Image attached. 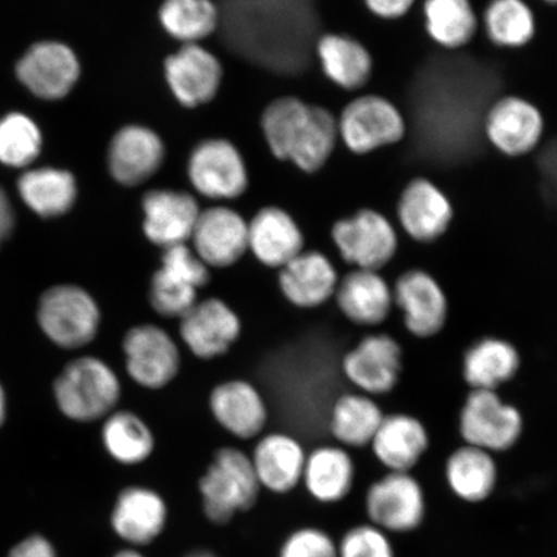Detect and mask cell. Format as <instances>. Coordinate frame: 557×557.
I'll return each mask as SVG.
<instances>
[{
  "instance_id": "2e32d148",
  "label": "cell",
  "mask_w": 557,
  "mask_h": 557,
  "mask_svg": "<svg viewBox=\"0 0 557 557\" xmlns=\"http://www.w3.org/2000/svg\"><path fill=\"white\" fill-rule=\"evenodd\" d=\"M211 270H225L248 253V221L224 205L201 209L189 242Z\"/></svg>"
},
{
  "instance_id": "277c9868",
  "label": "cell",
  "mask_w": 557,
  "mask_h": 557,
  "mask_svg": "<svg viewBox=\"0 0 557 557\" xmlns=\"http://www.w3.org/2000/svg\"><path fill=\"white\" fill-rule=\"evenodd\" d=\"M211 281L212 270L199 259L190 244L163 249L159 268L150 277V308L160 318L180 320L199 301L200 290Z\"/></svg>"
},
{
  "instance_id": "4dcf8cb0",
  "label": "cell",
  "mask_w": 557,
  "mask_h": 557,
  "mask_svg": "<svg viewBox=\"0 0 557 557\" xmlns=\"http://www.w3.org/2000/svg\"><path fill=\"white\" fill-rule=\"evenodd\" d=\"M445 482L466 504H483L498 483V466L492 453L465 444L450 453L444 468Z\"/></svg>"
},
{
  "instance_id": "30bf717a",
  "label": "cell",
  "mask_w": 557,
  "mask_h": 557,
  "mask_svg": "<svg viewBox=\"0 0 557 557\" xmlns=\"http://www.w3.org/2000/svg\"><path fill=\"white\" fill-rule=\"evenodd\" d=\"M364 506L368 521L387 534L417 531L428 511L426 494L412 472H387L375 480L368 487Z\"/></svg>"
},
{
  "instance_id": "74e56055",
  "label": "cell",
  "mask_w": 557,
  "mask_h": 557,
  "mask_svg": "<svg viewBox=\"0 0 557 557\" xmlns=\"http://www.w3.org/2000/svg\"><path fill=\"white\" fill-rule=\"evenodd\" d=\"M159 23L183 46L200 45L219 29L221 15L213 0H163Z\"/></svg>"
},
{
  "instance_id": "e575fe53",
  "label": "cell",
  "mask_w": 557,
  "mask_h": 557,
  "mask_svg": "<svg viewBox=\"0 0 557 557\" xmlns=\"http://www.w3.org/2000/svg\"><path fill=\"white\" fill-rule=\"evenodd\" d=\"M424 32L445 51L468 47L480 29V17L471 0H423Z\"/></svg>"
},
{
  "instance_id": "4fadbf2b",
  "label": "cell",
  "mask_w": 557,
  "mask_h": 557,
  "mask_svg": "<svg viewBox=\"0 0 557 557\" xmlns=\"http://www.w3.org/2000/svg\"><path fill=\"white\" fill-rule=\"evenodd\" d=\"M243 322L232 305L220 297L199 299L178 320V337L194 358L211 361L224 357L239 343Z\"/></svg>"
},
{
  "instance_id": "83f0119b",
  "label": "cell",
  "mask_w": 557,
  "mask_h": 557,
  "mask_svg": "<svg viewBox=\"0 0 557 557\" xmlns=\"http://www.w3.org/2000/svg\"><path fill=\"white\" fill-rule=\"evenodd\" d=\"M375 459L387 472H412L430 447L426 426L407 413L383 418L371 445Z\"/></svg>"
},
{
  "instance_id": "ac0fdd59",
  "label": "cell",
  "mask_w": 557,
  "mask_h": 557,
  "mask_svg": "<svg viewBox=\"0 0 557 557\" xmlns=\"http://www.w3.org/2000/svg\"><path fill=\"white\" fill-rule=\"evenodd\" d=\"M208 408L215 423L239 441L259 438L268 426L267 399L247 380H227L215 385L209 393Z\"/></svg>"
},
{
  "instance_id": "f35d334b",
  "label": "cell",
  "mask_w": 557,
  "mask_h": 557,
  "mask_svg": "<svg viewBox=\"0 0 557 557\" xmlns=\"http://www.w3.org/2000/svg\"><path fill=\"white\" fill-rule=\"evenodd\" d=\"M41 135L35 123L23 114H10L0 121V162L25 166L38 157Z\"/></svg>"
},
{
  "instance_id": "7dc6e473",
  "label": "cell",
  "mask_w": 557,
  "mask_h": 557,
  "mask_svg": "<svg viewBox=\"0 0 557 557\" xmlns=\"http://www.w3.org/2000/svg\"><path fill=\"white\" fill-rule=\"evenodd\" d=\"M7 414V399L2 385H0V426H2Z\"/></svg>"
},
{
  "instance_id": "d590c367",
  "label": "cell",
  "mask_w": 557,
  "mask_h": 557,
  "mask_svg": "<svg viewBox=\"0 0 557 557\" xmlns=\"http://www.w3.org/2000/svg\"><path fill=\"white\" fill-rule=\"evenodd\" d=\"M480 27L493 46L519 50L532 44L537 33V18L525 0H490Z\"/></svg>"
},
{
  "instance_id": "b9f144b4",
  "label": "cell",
  "mask_w": 557,
  "mask_h": 557,
  "mask_svg": "<svg viewBox=\"0 0 557 557\" xmlns=\"http://www.w3.org/2000/svg\"><path fill=\"white\" fill-rule=\"evenodd\" d=\"M366 9L382 21H398L408 15L417 0H363Z\"/></svg>"
},
{
  "instance_id": "7402d4cb",
  "label": "cell",
  "mask_w": 557,
  "mask_h": 557,
  "mask_svg": "<svg viewBox=\"0 0 557 557\" xmlns=\"http://www.w3.org/2000/svg\"><path fill=\"white\" fill-rule=\"evenodd\" d=\"M339 278L329 256L320 250L305 249L277 270V288L294 308L315 310L334 298Z\"/></svg>"
},
{
  "instance_id": "9a60e30c",
  "label": "cell",
  "mask_w": 557,
  "mask_h": 557,
  "mask_svg": "<svg viewBox=\"0 0 557 557\" xmlns=\"http://www.w3.org/2000/svg\"><path fill=\"white\" fill-rule=\"evenodd\" d=\"M394 306L403 315L406 330L413 337L437 336L447 324L448 297L436 277L421 269L406 271L393 287Z\"/></svg>"
},
{
  "instance_id": "cb8c5ba5",
  "label": "cell",
  "mask_w": 557,
  "mask_h": 557,
  "mask_svg": "<svg viewBox=\"0 0 557 557\" xmlns=\"http://www.w3.org/2000/svg\"><path fill=\"white\" fill-rule=\"evenodd\" d=\"M305 247L301 226L281 207H263L248 221V253L263 268L281 270Z\"/></svg>"
},
{
  "instance_id": "7bdbcfd3",
  "label": "cell",
  "mask_w": 557,
  "mask_h": 557,
  "mask_svg": "<svg viewBox=\"0 0 557 557\" xmlns=\"http://www.w3.org/2000/svg\"><path fill=\"white\" fill-rule=\"evenodd\" d=\"M10 557H55L50 542L44 537H32L13 548Z\"/></svg>"
},
{
  "instance_id": "681fc988",
  "label": "cell",
  "mask_w": 557,
  "mask_h": 557,
  "mask_svg": "<svg viewBox=\"0 0 557 557\" xmlns=\"http://www.w3.org/2000/svg\"><path fill=\"white\" fill-rule=\"evenodd\" d=\"M542 2L548 5H557V0H542Z\"/></svg>"
},
{
  "instance_id": "5bb4252c",
  "label": "cell",
  "mask_w": 557,
  "mask_h": 557,
  "mask_svg": "<svg viewBox=\"0 0 557 557\" xmlns=\"http://www.w3.org/2000/svg\"><path fill=\"white\" fill-rule=\"evenodd\" d=\"M341 371L358 393L387 395L400 381L403 348L389 334H368L344 355Z\"/></svg>"
},
{
  "instance_id": "f546056e",
  "label": "cell",
  "mask_w": 557,
  "mask_h": 557,
  "mask_svg": "<svg viewBox=\"0 0 557 557\" xmlns=\"http://www.w3.org/2000/svg\"><path fill=\"white\" fill-rule=\"evenodd\" d=\"M315 52L326 78L345 90H360L371 82L374 61L360 40L346 34H325Z\"/></svg>"
},
{
  "instance_id": "44dd1931",
  "label": "cell",
  "mask_w": 557,
  "mask_h": 557,
  "mask_svg": "<svg viewBox=\"0 0 557 557\" xmlns=\"http://www.w3.org/2000/svg\"><path fill=\"white\" fill-rule=\"evenodd\" d=\"M141 209L145 238L162 250L189 244L201 212L194 195L171 189L146 193Z\"/></svg>"
},
{
  "instance_id": "d4e9b609",
  "label": "cell",
  "mask_w": 557,
  "mask_h": 557,
  "mask_svg": "<svg viewBox=\"0 0 557 557\" xmlns=\"http://www.w3.org/2000/svg\"><path fill=\"white\" fill-rule=\"evenodd\" d=\"M261 490L284 496L302 483L308 451L288 433L261 435L249 455Z\"/></svg>"
},
{
  "instance_id": "f1b7e54d",
  "label": "cell",
  "mask_w": 557,
  "mask_h": 557,
  "mask_svg": "<svg viewBox=\"0 0 557 557\" xmlns=\"http://www.w3.org/2000/svg\"><path fill=\"white\" fill-rule=\"evenodd\" d=\"M355 478L350 451L338 444L322 445L308 453L301 485L318 504L337 505L350 496Z\"/></svg>"
},
{
  "instance_id": "60d3db41",
  "label": "cell",
  "mask_w": 557,
  "mask_h": 557,
  "mask_svg": "<svg viewBox=\"0 0 557 557\" xmlns=\"http://www.w3.org/2000/svg\"><path fill=\"white\" fill-rule=\"evenodd\" d=\"M277 557H338L337 542L322 528H297L284 539Z\"/></svg>"
},
{
  "instance_id": "ba28073f",
  "label": "cell",
  "mask_w": 557,
  "mask_h": 557,
  "mask_svg": "<svg viewBox=\"0 0 557 557\" xmlns=\"http://www.w3.org/2000/svg\"><path fill=\"white\" fill-rule=\"evenodd\" d=\"M331 238L341 259L352 269L381 271L399 249L398 230L387 215L372 208L334 222Z\"/></svg>"
},
{
  "instance_id": "e0dca14e",
  "label": "cell",
  "mask_w": 557,
  "mask_h": 557,
  "mask_svg": "<svg viewBox=\"0 0 557 557\" xmlns=\"http://www.w3.org/2000/svg\"><path fill=\"white\" fill-rule=\"evenodd\" d=\"M170 507L162 493L146 485L124 487L110 515L111 529L127 547L143 548L162 537Z\"/></svg>"
},
{
  "instance_id": "8992f818",
  "label": "cell",
  "mask_w": 557,
  "mask_h": 557,
  "mask_svg": "<svg viewBox=\"0 0 557 557\" xmlns=\"http://www.w3.org/2000/svg\"><path fill=\"white\" fill-rule=\"evenodd\" d=\"M338 135L352 154L367 156L403 141L408 123L403 111L381 95H360L337 117Z\"/></svg>"
},
{
  "instance_id": "6da1fadb",
  "label": "cell",
  "mask_w": 557,
  "mask_h": 557,
  "mask_svg": "<svg viewBox=\"0 0 557 557\" xmlns=\"http://www.w3.org/2000/svg\"><path fill=\"white\" fill-rule=\"evenodd\" d=\"M261 127L273 156L306 173L322 170L339 141L337 116L297 97L285 96L270 102Z\"/></svg>"
},
{
  "instance_id": "52a82bcc",
  "label": "cell",
  "mask_w": 557,
  "mask_h": 557,
  "mask_svg": "<svg viewBox=\"0 0 557 557\" xmlns=\"http://www.w3.org/2000/svg\"><path fill=\"white\" fill-rule=\"evenodd\" d=\"M124 367L137 386L160 392L177 380L183 368L178 341L154 323L131 326L122 341Z\"/></svg>"
},
{
  "instance_id": "603a6c76",
  "label": "cell",
  "mask_w": 557,
  "mask_h": 557,
  "mask_svg": "<svg viewBox=\"0 0 557 557\" xmlns=\"http://www.w3.org/2000/svg\"><path fill=\"white\" fill-rule=\"evenodd\" d=\"M164 159L163 139L145 125H125L111 139L109 170L116 183L123 186L145 184L160 170Z\"/></svg>"
},
{
  "instance_id": "5b68a950",
  "label": "cell",
  "mask_w": 557,
  "mask_h": 557,
  "mask_svg": "<svg viewBox=\"0 0 557 557\" xmlns=\"http://www.w3.org/2000/svg\"><path fill=\"white\" fill-rule=\"evenodd\" d=\"M38 323L53 344L74 350L94 343L101 329L102 312L86 288L60 284L41 296Z\"/></svg>"
},
{
  "instance_id": "1f68e13d",
  "label": "cell",
  "mask_w": 557,
  "mask_h": 557,
  "mask_svg": "<svg viewBox=\"0 0 557 557\" xmlns=\"http://www.w3.org/2000/svg\"><path fill=\"white\" fill-rule=\"evenodd\" d=\"M521 366L518 348L507 339L484 337L463 355L462 373L471 389L497 392L513 380Z\"/></svg>"
},
{
  "instance_id": "9c48e42d",
  "label": "cell",
  "mask_w": 557,
  "mask_h": 557,
  "mask_svg": "<svg viewBox=\"0 0 557 557\" xmlns=\"http://www.w3.org/2000/svg\"><path fill=\"white\" fill-rule=\"evenodd\" d=\"M524 430L520 410L497 392L471 389L459 412V435L465 444L492 455L510 450Z\"/></svg>"
},
{
  "instance_id": "f6af8a7d",
  "label": "cell",
  "mask_w": 557,
  "mask_h": 557,
  "mask_svg": "<svg viewBox=\"0 0 557 557\" xmlns=\"http://www.w3.org/2000/svg\"><path fill=\"white\" fill-rule=\"evenodd\" d=\"M546 159V174L552 184L555 185L554 189L557 193V139L548 149Z\"/></svg>"
},
{
  "instance_id": "d6986e66",
  "label": "cell",
  "mask_w": 557,
  "mask_h": 557,
  "mask_svg": "<svg viewBox=\"0 0 557 557\" xmlns=\"http://www.w3.org/2000/svg\"><path fill=\"white\" fill-rule=\"evenodd\" d=\"M396 215L403 232L410 239L430 244L447 234L455 209L448 195L434 181L417 177L404 187Z\"/></svg>"
},
{
  "instance_id": "484cf974",
  "label": "cell",
  "mask_w": 557,
  "mask_h": 557,
  "mask_svg": "<svg viewBox=\"0 0 557 557\" xmlns=\"http://www.w3.org/2000/svg\"><path fill=\"white\" fill-rule=\"evenodd\" d=\"M334 302L348 322L379 326L394 308L393 287L380 271L352 269L339 278Z\"/></svg>"
},
{
  "instance_id": "7a4b0ae2",
  "label": "cell",
  "mask_w": 557,
  "mask_h": 557,
  "mask_svg": "<svg viewBox=\"0 0 557 557\" xmlns=\"http://www.w3.org/2000/svg\"><path fill=\"white\" fill-rule=\"evenodd\" d=\"M198 491L206 519L224 527L238 513L252 510L262 490L249 455L239 448L222 447L200 476Z\"/></svg>"
},
{
  "instance_id": "ab89813d",
  "label": "cell",
  "mask_w": 557,
  "mask_h": 557,
  "mask_svg": "<svg viewBox=\"0 0 557 557\" xmlns=\"http://www.w3.org/2000/svg\"><path fill=\"white\" fill-rule=\"evenodd\" d=\"M337 549L338 557H396L389 534L369 521L347 529Z\"/></svg>"
},
{
  "instance_id": "ee69618b",
  "label": "cell",
  "mask_w": 557,
  "mask_h": 557,
  "mask_svg": "<svg viewBox=\"0 0 557 557\" xmlns=\"http://www.w3.org/2000/svg\"><path fill=\"white\" fill-rule=\"evenodd\" d=\"M15 225V215H13L12 206L2 187H0V246L9 239Z\"/></svg>"
},
{
  "instance_id": "8fae6325",
  "label": "cell",
  "mask_w": 557,
  "mask_h": 557,
  "mask_svg": "<svg viewBox=\"0 0 557 557\" xmlns=\"http://www.w3.org/2000/svg\"><path fill=\"white\" fill-rule=\"evenodd\" d=\"M480 125L486 143L508 158L525 157L537 150L546 127L537 104L517 95L494 100Z\"/></svg>"
},
{
  "instance_id": "d6a6232c",
  "label": "cell",
  "mask_w": 557,
  "mask_h": 557,
  "mask_svg": "<svg viewBox=\"0 0 557 557\" xmlns=\"http://www.w3.org/2000/svg\"><path fill=\"white\" fill-rule=\"evenodd\" d=\"M385 416L373 396L358 392L344 394L332 404L330 431L341 447L367 448L371 445Z\"/></svg>"
},
{
  "instance_id": "4316f807",
  "label": "cell",
  "mask_w": 557,
  "mask_h": 557,
  "mask_svg": "<svg viewBox=\"0 0 557 557\" xmlns=\"http://www.w3.org/2000/svg\"><path fill=\"white\" fill-rule=\"evenodd\" d=\"M81 65L69 47L61 44L34 46L18 62L17 75L34 95L46 100L66 96L78 82Z\"/></svg>"
},
{
  "instance_id": "bcb514c9",
  "label": "cell",
  "mask_w": 557,
  "mask_h": 557,
  "mask_svg": "<svg viewBox=\"0 0 557 557\" xmlns=\"http://www.w3.org/2000/svg\"><path fill=\"white\" fill-rule=\"evenodd\" d=\"M113 557H148L141 552H139V548L134 547H127L121 549V552H117Z\"/></svg>"
},
{
  "instance_id": "ffe728a7",
  "label": "cell",
  "mask_w": 557,
  "mask_h": 557,
  "mask_svg": "<svg viewBox=\"0 0 557 557\" xmlns=\"http://www.w3.org/2000/svg\"><path fill=\"white\" fill-rule=\"evenodd\" d=\"M164 76L174 99L187 109H195L218 95L224 69L203 46L185 45L166 58Z\"/></svg>"
},
{
  "instance_id": "3957f363",
  "label": "cell",
  "mask_w": 557,
  "mask_h": 557,
  "mask_svg": "<svg viewBox=\"0 0 557 557\" xmlns=\"http://www.w3.org/2000/svg\"><path fill=\"white\" fill-rule=\"evenodd\" d=\"M54 399L69 420L89 423L104 420L117 409L123 386L120 374L97 357H81L69 363L54 381Z\"/></svg>"
},
{
  "instance_id": "8d00e7d4",
  "label": "cell",
  "mask_w": 557,
  "mask_h": 557,
  "mask_svg": "<svg viewBox=\"0 0 557 557\" xmlns=\"http://www.w3.org/2000/svg\"><path fill=\"white\" fill-rule=\"evenodd\" d=\"M25 205L40 218H59L73 208L76 184L72 173L52 169L26 172L18 181Z\"/></svg>"
},
{
  "instance_id": "7c38bea8",
  "label": "cell",
  "mask_w": 557,
  "mask_h": 557,
  "mask_svg": "<svg viewBox=\"0 0 557 557\" xmlns=\"http://www.w3.org/2000/svg\"><path fill=\"white\" fill-rule=\"evenodd\" d=\"M187 176L195 191L214 201L238 199L249 185L242 152L225 138H209L195 146Z\"/></svg>"
},
{
  "instance_id": "836d02e7",
  "label": "cell",
  "mask_w": 557,
  "mask_h": 557,
  "mask_svg": "<svg viewBox=\"0 0 557 557\" xmlns=\"http://www.w3.org/2000/svg\"><path fill=\"white\" fill-rule=\"evenodd\" d=\"M104 450L122 466L144 465L154 455L157 437L145 418L134 410L116 409L103 420Z\"/></svg>"
},
{
  "instance_id": "c3c4849f",
  "label": "cell",
  "mask_w": 557,
  "mask_h": 557,
  "mask_svg": "<svg viewBox=\"0 0 557 557\" xmlns=\"http://www.w3.org/2000/svg\"><path fill=\"white\" fill-rule=\"evenodd\" d=\"M183 557H219V556L215 555L213 552H211V549L198 548V549H193V552L187 553Z\"/></svg>"
}]
</instances>
